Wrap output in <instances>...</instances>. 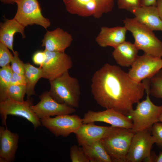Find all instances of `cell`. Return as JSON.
Listing matches in <instances>:
<instances>
[{"label": "cell", "mask_w": 162, "mask_h": 162, "mask_svg": "<svg viewBox=\"0 0 162 162\" xmlns=\"http://www.w3.org/2000/svg\"><path fill=\"white\" fill-rule=\"evenodd\" d=\"M42 125L56 136L66 137L76 131L82 124V119L76 115L64 114L53 118L40 119Z\"/></svg>", "instance_id": "cell-11"}, {"label": "cell", "mask_w": 162, "mask_h": 162, "mask_svg": "<svg viewBox=\"0 0 162 162\" xmlns=\"http://www.w3.org/2000/svg\"><path fill=\"white\" fill-rule=\"evenodd\" d=\"M81 146L90 162H112L101 140L97 141L89 145H83Z\"/></svg>", "instance_id": "cell-22"}, {"label": "cell", "mask_w": 162, "mask_h": 162, "mask_svg": "<svg viewBox=\"0 0 162 162\" xmlns=\"http://www.w3.org/2000/svg\"><path fill=\"white\" fill-rule=\"evenodd\" d=\"M46 58L41 67L42 78L53 80L60 76L72 67L71 58L64 52L44 50Z\"/></svg>", "instance_id": "cell-10"}, {"label": "cell", "mask_w": 162, "mask_h": 162, "mask_svg": "<svg viewBox=\"0 0 162 162\" xmlns=\"http://www.w3.org/2000/svg\"><path fill=\"white\" fill-rule=\"evenodd\" d=\"M150 130H145L134 134L126 156L127 162H151V150L155 141Z\"/></svg>", "instance_id": "cell-8"}, {"label": "cell", "mask_w": 162, "mask_h": 162, "mask_svg": "<svg viewBox=\"0 0 162 162\" xmlns=\"http://www.w3.org/2000/svg\"><path fill=\"white\" fill-rule=\"evenodd\" d=\"M154 162H162V152L158 156H155Z\"/></svg>", "instance_id": "cell-37"}, {"label": "cell", "mask_w": 162, "mask_h": 162, "mask_svg": "<svg viewBox=\"0 0 162 162\" xmlns=\"http://www.w3.org/2000/svg\"><path fill=\"white\" fill-rule=\"evenodd\" d=\"M149 92L153 96L162 99V70L150 79Z\"/></svg>", "instance_id": "cell-25"}, {"label": "cell", "mask_w": 162, "mask_h": 162, "mask_svg": "<svg viewBox=\"0 0 162 162\" xmlns=\"http://www.w3.org/2000/svg\"><path fill=\"white\" fill-rule=\"evenodd\" d=\"M73 40L71 35L62 28L58 27L52 31H47L42 40L41 46L45 50L64 52Z\"/></svg>", "instance_id": "cell-14"}, {"label": "cell", "mask_w": 162, "mask_h": 162, "mask_svg": "<svg viewBox=\"0 0 162 162\" xmlns=\"http://www.w3.org/2000/svg\"><path fill=\"white\" fill-rule=\"evenodd\" d=\"M24 66L26 94L28 99L32 95H36L34 87L38 80L42 78V70L40 67H35L29 63L24 64Z\"/></svg>", "instance_id": "cell-23"}, {"label": "cell", "mask_w": 162, "mask_h": 162, "mask_svg": "<svg viewBox=\"0 0 162 162\" xmlns=\"http://www.w3.org/2000/svg\"><path fill=\"white\" fill-rule=\"evenodd\" d=\"M70 156L72 162H90L82 148H80L76 145L71 147Z\"/></svg>", "instance_id": "cell-28"}, {"label": "cell", "mask_w": 162, "mask_h": 162, "mask_svg": "<svg viewBox=\"0 0 162 162\" xmlns=\"http://www.w3.org/2000/svg\"><path fill=\"white\" fill-rule=\"evenodd\" d=\"M33 101L31 98L19 102L7 98L0 101V113L3 125H6L7 116L10 115L24 118L31 122L34 129L40 126V119L33 111L31 106Z\"/></svg>", "instance_id": "cell-7"}, {"label": "cell", "mask_w": 162, "mask_h": 162, "mask_svg": "<svg viewBox=\"0 0 162 162\" xmlns=\"http://www.w3.org/2000/svg\"><path fill=\"white\" fill-rule=\"evenodd\" d=\"M123 21L127 30L132 33L134 40V44L139 50L153 56L162 57V42L153 31L134 18H126Z\"/></svg>", "instance_id": "cell-5"}, {"label": "cell", "mask_w": 162, "mask_h": 162, "mask_svg": "<svg viewBox=\"0 0 162 162\" xmlns=\"http://www.w3.org/2000/svg\"><path fill=\"white\" fill-rule=\"evenodd\" d=\"M151 131L155 143L162 148V122H158L152 126Z\"/></svg>", "instance_id": "cell-31"}, {"label": "cell", "mask_w": 162, "mask_h": 162, "mask_svg": "<svg viewBox=\"0 0 162 162\" xmlns=\"http://www.w3.org/2000/svg\"><path fill=\"white\" fill-rule=\"evenodd\" d=\"M0 1L4 4H13L16 3V0H0Z\"/></svg>", "instance_id": "cell-38"}, {"label": "cell", "mask_w": 162, "mask_h": 162, "mask_svg": "<svg viewBox=\"0 0 162 162\" xmlns=\"http://www.w3.org/2000/svg\"><path fill=\"white\" fill-rule=\"evenodd\" d=\"M83 124L95 122L108 123L111 126L131 129L133 122L131 119L113 109H108L103 111L95 112L88 110L82 119Z\"/></svg>", "instance_id": "cell-13"}, {"label": "cell", "mask_w": 162, "mask_h": 162, "mask_svg": "<svg viewBox=\"0 0 162 162\" xmlns=\"http://www.w3.org/2000/svg\"><path fill=\"white\" fill-rule=\"evenodd\" d=\"M159 122H162V112L160 114L159 118H158Z\"/></svg>", "instance_id": "cell-39"}, {"label": "cell", "mask_w": 162, "mask_h": 162, "mask_svg": "<svg viewBox=\"0 0 162 162\" xmlns=\"http://www.w3.org/2000/svg\"><path fill=\"white\" fill-rule=\"evenodd\" d=\"M117 3L119 9L128 11L132 8L142 6L141 0H117Z\"/></svg>", "instance_id": "cell-32"}, {"label": "cell", "mask_w": 162, "mask_h": 162, "mask_svg": "<svg viewBox=\"0 0 162 162\" xmlns=\"http://www.w3.org/2000/svg\"><path fill=\"white\" fill-rule=\"evenodd\" d=\"M142 6H156L157 0H141Z\"/></svg>", "instance_id": "cell-35"}, {"label": "cell", "mask_w": 162, "mask_h": 162, "mask_svg": "<svg viewBox=\"0 0 162 162\" xmlns=\"http://www.w3.org/2000/svg\"><path fill=\"white\" fill-rule=\"evenodd\" d=\"M109 127L96 125L93 122L82 123L74 133L79 146L89 145L101 140Z\"/></svg>", "instance_id": "cell-18"}, {"label": "cell", "mask_w": 162, "mask_h": 162, "mask_svg": "<svg viewBox=\"0 0 162 162\" xmlns=\"http://www.w3.org/2000/svg\"><path fill=\"white\" fill-rule=\"evenodd\" d=\"M13 57L8 48L0 42V66L2 67L9 64Z\"/></svg>", "instance_id": "cell-29"}, {"label": "cell", "mask_w": 162, "mask_h": 162, "mask_svg": "<svg viewBox=\"0 0 162 162\" xmlns=\"http://www.w3.org/2000/svg\"><path fill=\"white\" fill-rule=\"evenodd\" d=\"M66 10L69 13L80 16L94 17L97 10L93 0H63Z\"/></svg>", "instance_id": "cell-21"}, {"label": "cell", "mask_w": 162, "mask_h": 162, "mask_svg": "<svg viewBox=\"0 0 162 162\" xmlns=\"http://www.w3.org/2000/svg\"><path fill=\"white\" fill-rule=\"evenodd\" d=\"M13 71L9 64L0 69V90H3L10 84Z\"/></svg>", "instance_id": "cell-27"}, {"label": "cell", "mask_w": 162, "mask_h": 162, "mask_svg": "<svg viewBox=\"0 0 162 162\" xmlns=\"http://www.w3.org/2000/svg\"><path fill=\"white\" fill-rule=\"evenodd\" d=\"M138 50L134 44L125 41L114 48L112 54L118 65L129 67L131 66L137 57Z\"/></svg>", "instance_id": "cell-19"}, {"label": "cell", "mask_w": 162, "mask_h": 162, "mask_svg": "<svg viewBox=\"0 0 162 162\" xmlns=\"http://www.w3.org/2000/svg\"><path fill=\"white\" fill-rule=\"evenodd\" d=\"M39 98L40 101L36 105H32L31 108L40 119L55 115L69 114L76 111L74 108L57 102L49 92H44Z\"/></svg>", "instance_id": "cell-12"}, {"label": "cell", "mask_w": 162, "mask_h": 162, "mask_svg": "<svg viewBox=\"0 0 162 162\" xmlns=\"http://www.w3.org/2000/svg\"><path fill=\"white\" fill-rule=\"evenodd\" d=\"M46 58V56L44 51H38L33 55L32 60L33 63L41 67L44 62Z\"/></svg>", "instance_id": "cell-33"}, {"label": "cell", "mask_w": 162, "mask_h": 162, "mask_svg": "<svg viewBox=\"0 0 162 162\" xmlns=\"http://www.w3.org/2000/svg\"><path fill=\"white\" fill-rule=\"evenodd\" d=\"M17 10L14 18L24 27L35 24L46 30L50 20L43 16L38 0H16Z\"/></svg>", "instance_id": "cell-6"}, {"label": "cell", "mask_w": 162, "mask_h": 162, "mask_svg": "<svg viewBox=\"0 0 162 162\" xmlns=\"http://www.w3.org/2000/svg\"><path fill=\"white\" fill-rule=\"evenodd\" d=\"M127 30L125 26L108 27L102 26L95 40L100 46H111L114 48L125 40Z\"/></svg>", "instance_id": "cell-17"}, {"label": "cell", "mask_w": 162, "mask_h": 162, "mask_svg": "<svg viewBox=\"0 0 162 162\" xmlns=\"http://www.w3.org/2000/svg\"><path fill=\"white\" fill-rule=\"evenodd\" d=\"M19 56L18 52L15 51L11 62V67L13 72L24 75V63L20 59Z\"/></svg>", "instance_id": "cell-30"}, {"label": "cell", "mask_w": 162, "mask_h": 162, "mask_svg": "<svg viewBox=\"0 0 162 162\" xmlns=\"http://www.w3.org/2000/svg\"><path fill=\"white\" fill-rule=\"evenodd\" d=\"M134 134L131 129L109 127L101 140L112 162H127L126 156Z\"/></svg>", "instance_id": "cell-3"}, {"label": "cell", "mask_w": 162, "mask_h": 162, "mask_svg": "<svg viewBox=\"0 0 162 162\" xmlns=\"http://www.w3.org/2000/svg\"><path fill=\"white\" fill-rule=\"evenodd\" d=\"M68 71L49 81L50 88L49 92L58 102L78 108L81 94L80 85L77 79L70 76Z\"/></svg>", "instance_id": "cell-4"}, {"label": "cell", "mask_w": 162, "mask_h": 162, "mask_svg": "<svg viewBox=\"0 0 162 162\" xmlns=\"http://www.w3.org/2000/svg\"><path fill=\"white\" fill-rule=\"evenodd\" d=\"M128 11L134 15L136 21L152 31H162V21L156 6H141Z\"/></svg>", "instance_id": "cell-15"}, {"label": "cell", "mask_w": 162, "mask_h": 162, "mask_svg": "<svg viewBox=\"0 0 162 162\" xmlns=\"http://www.w3.org/2000/svg\"><path fill=\"white\" fill-rule=\"evenodd\" d=\"M143 81L145 85L146 98L138 102L136 108L132 110L127 115L132 121L131 130L134 134L145 130H151L153 125L159 122V117L162 112V105H156L150 99V79H144Z\"/></svg>", "instance_id": "cell-2"}, {"label": "cell", "mask_w": 162, "mask_h": 162, "mask_svg": "<svg viewBox=\"0 0 162 162\" xmlns=\"http://www.w3.org/2000/svg\"><path fill=\"white\" fill-rule=\"evenodd\" d=\"M26 94L25 85H10L5 88L0 90V101L9 98L17 101L23 102Z\"/></svg>", "instance_id": "cell-24"}, {"label": "cell", "mask_w": 162, "mask_h": 162, "mask_svg": "<svg viewBox=\"0 0 162 162\" xmlns=\"http://www.w3.org/2000/svg\"><path fill=\"white\" fill-rule=\"evenodd\" d=\"M115 0H93L95 4L97 10L94 17L98 19L104 14L111 11L114 7Z\"/></svg>", "instance_id": "cell-26"}, {"label": "cell", "mask_w": 162, "mask_h": 162, "mask_svg": "<svg viewBox=\"0 0 162 162\" xmlns=\"http://www.w3.org/2000/svg\"><path fill=\"white\" fill-rule=\"evenodd\" d=\"M10 85L26 86V81L24 75L13 72Z\"/></svg>", "instance_id": "cell-34"}, {"label": "cell", "mask_w": 162, "mask_h": 162, "mask_svg": "<svg viewBox=\"0 0 162 162\" xmlns=\"http://www.w3.org/2000/svg\"><path fill=\"white\" fill-rule=\"evenodd\" d=\"M5 126V129L3 127L0 128V161L11 162L15 158L19 136L10 131Z\"/></svg>", "instance_id": "cell-16"}, {"label": "cell", "mask_w": 162, "mask_h": 162, "mask_svg": "<svg viewBox=\"0 0 162 162\" xmlns=\"http://www.w3.org/2000/svg\"><path fill=\"white\" fill-rule=\"evenodd\" d=\"M156 7L159 16L162 21V0H157Z\"/></svg>", "instance_id": "cell-36"}, {"label": "cell", "mask_w": 162, "mask_h": 162, "mask_svg": "<svg viewBox=\"0 0 162 162\" xmlns=\"http://www.w3.org/2000/svg\"><path fill=\"white\" fill-rule=\"evenodd\" d=\"M91 82L92 93L98 105L126 115L142 98L145 90L143 81L136 82L120 68L108 63L94 72Z\"/></svg>", "instance_id": "cell-1"}, {"label": "cell", "mask_w": 162, "mask_h": 162, "mask_svg": "<svg viewBox=\"0 0 162 162\" xmlns=\"http://www.w3.org/2000/svg\"><path fill=\"white\" fill-rule=\"evenodd\" d=\"M162 68L161 57L144 53L138 56L128 74L134 80L140 83L144 79H150Z\"/></svg>", "instance_id": "cell-9"}, {"label": "cell", "mask_w": 162, "mask_h": 162, "mask_svg": "<svg viewBox=\"0 0 162 162\" xmlns=\"http://www.w3.org/2000/svg\"><path fill=\"white\" fill-rule=\"evenodd\" d=\"M25 28L14 18L6 19L0 24V42L6 45L14 53L13 48L14 36L15 33H19L23 38H25Z\"/></svg>", "instance_id": "cell-20"}]
</instances>
